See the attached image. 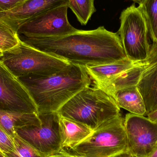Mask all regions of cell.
I'll list each match as a JSON object with an SVG mask.
<instances>
[{"label":"cell","instance_id":"1","mask_svg":"<svg viewBox=\"0 0 157 157\" xmlns=\"http://www.w3.org/2000/svg\"><path fill=\"white\" fill-rule=\"evenodd\" d=\"M29 46L64 60L85 66L110 63L127 59L117 33L104 26L78 31L58 37L31 38L18 36Z\"/></svg>","mask_w":157,"mask_h":157},{"label":"cell","instance_id":"13","mask_svg":"<svg viewBox=\"0 0 157 157\" xmlns=\"http://www.w3.org/2000/svg\"><path fill=\"white\" fill-rule=\"evenodd\" d=\"M38 114L35 113L20 112L0 110V125L5 132L13 138L17 129L32 125H40Z\"/></svg>","mask_w":157,"mask_h":157},{"label":"cell","instance_id":"5","mask_svg":"<svg viewBox=\"0 0 157 157\" xmlns=\"http://www.w3.org/2000/svg\"><path fill=\"white\" fill-rule=\"evenodd\" d=\"M0 60L18 78L28 75H50L67 68L70 63L29 46L18 44L3 52Z\"/></svg>","mask_w":157,"mask_h":157},{"label":"cell","instance_id":"32","mask_svg":"<svg viewBox=\"0 0 157 157\" xmlns=\"http://www.w3.org/2000/svg\"><path fill=\"white\" fill-rule=\"evenodd\" d=\"M0 151H1V148H0Z\"/></svg>","mask_w":157,"mask_h":157},{"label":"cell","instance_id":"16","mask_svg":"<svg viewBox=\"0 0 157 157\" xmlns=\"http://www.w3.org/2000/svg\"><path fill=\"white\" fill-rule=\"evenodd\" d=\"M142 71L140 65L137 63H135V65L132 68L105 82L92 86L102 90L113 97L119 90L132 86H137Z\"/></svg>","mask_w":157,"mask_h":157},{"label":"cell","instance_id":"7","mask_svg":"<svg viewBox=\"0 0 157 157\" xmlns=\"http://www.w3.org/2000/svg\"><path fill=\"white\" fill-rule=\"evenodd\" d=\"M40 125H32L16 131V133L45 157L58 154L62 148L58 112L38 114Z\"/></svg>","mask_w":157,"mask_h":157},{"label":"cell","instance_id":"2","mask_svg":"<svg viewBox=\"0 0 157 157\" xmlns=\"http://www.w3.org/2000/svg\"><path fill=\"white\" fill-rule=\"evenodd\" d=\"M19 79L36 103L38 114L58 112L70 99L91 84L85 67L72 63L52 75H28Z\"/></svg>","mask_w":157,"mask_h":157},{"label":"cell","instance_id":"26","mask_svg":"<svg viewBox=\"0 0 157 157\" xmlns=\"http://www.w3.org/2000/svg\"><path fill=\"white\" fill-rule=\"evenodd\" d=\"M116 157H137L136 156L134 155H133L131 152L130 151H128L127 152H124V153H123V154H121V155H119L118 156Z\"/></svg>","mask_w":157,"mask_h":157},{"label":"cell","instance_id":"17","mask_svg":"<svg viewBox=\"0 0 157 157\" xmlns=\"http://www.w3.org/2000/svg\"><path fill=\"white\" fill-rule=\"evenodd\" d=\"M113 98L120 108L136 115H147L146 106L137 86H132L117 91Z\"/></svg>","mask_w":157,"mask_h":157},{"label":"cell","instance_id":"23","mask_svg":"<svg viewBox=\"0 0 157 157\" xmlns=\"http://www.w3.org/2000/svg\"><path fill=\"white\" fill-rule=\"evenodd\" d=\"M25 0H0V13L14 8Z\"/></svg>","mask_w":157,"mask_h":157},{"label":"cell","instance_id":"10","mask_svg":"<svg viewBox=\"0 0 157 157\" xmlns=\"http://www.w3.org/2000/svg\"><path fill=\"white\" fill-rule=\"evenodd\" d=\"M129 151L137 157H147L157 146V123L142 115L128 113L124 119Z\"/></svg>","mask_w":157,"mask_h":157},{"label":"cell","instance_id":"3","mask_svg":"<svg viewBox=\"0 0 157 157\" xmlns=\"http://www.w3.org/2000/svg\"><path fill=\"white\" fill-rule=\"evenodd\" d=\"M120 111L121 108L112 97L97 87L89 86L70 99L58 113L94 131L121 114Z\"/></svg>","mask_w":157,"mask_h":157},{"label":"cell","instance_id":"19","mask_svg":"<svg viewBox=\"0 0 157 157\" xmlns=\"http://www.w3.org/2000/svg\"><path fill=\"white\" fill-rule=\"evenodd\" d=\"M69 8L75 14L82 25H87L92 15L96 12L95 0H69Z\"/></svg>","mask_w":157,"mask_h":157},{"label":"cell","instance_id":"21","mask_svg":"<svg viewBox=\"0 0 157 157\" xmlns=\"http://www.w3.org/2000/svg\"><path fill=\"white\" fill-rule=\"evenodd\" d=\"M19 42L17 33L0 19V49L3 52L8 50Z\"/></svg>","mask_w":157,"mask_h":157},{"label":"cell","instance_id":"22","mask_svg":"<svg viewBox=\"0 0 157 157\" xmlns=\"http://www.w3.org/2000/svg\"><path fill=\"white\" fill-rule=\"evenodd\" d=\"M0 148L2 153H10L15 151L13 143L11 137L0 125Z\"/></svg>","mask_w":157,"mask_h":157},{"label":"cell","instance_id":"14","mask_svg":"<svg viewBox=\"0 0 157 157\" xmlns=\"http://www.w3.org/2000/svg\"><path fill=\"white\" fill-rule=\"evenodd\" d=\"M59 126L62 148L67 150L84 141L93 131L81 123L60 115Z\"/></svg>","mask_w":157,"mask_h":157},{"label":"cell","instance_id":"28","mask_svg":"<svg viewBox=\"0 0 157 157\" xmlns=\"http://www.w3.org/2000/svg\"><path fill=\"white\" fill-rule=\"evenodd\" d=\"M63 149L65 154L69 157H82L78 156L76 155H74V154H72V153H70V152H69V151H67V150H65V149Z\"/></svg>","mask_w":157,"mask_h":157},{"label":"cell","instance_id":"24","mask_svg":"<svg viewBox=\"0 0 157 157\" xmlns=\"http://www.w3.org/2000/svg\"><path fill=\"white\" fill-rule=\"evenodd\" d=\"M147 115L150 121L157 123V109L149 113Z\"/></svg>","mask_w":157,"mask_h":157},{"label":"cell","instance_id":"15","mask_svg":"<svg viewBox=\"0 0 157 157\" xmlns=\"http://www.w3.org/2000/svg\"><path fill=\"white\" fill-rule=\"evenodd\" d=\"M135 65V63L127 58L110 63L86 65L85 67L93 83L92 85H96L113 78Z\"/></svg>","mask_w":157,"mask_h":157},{"label":"cell","instance_id":"29","mask_svg":"<svg viewBox=\"0 0 157 157\" xmlns=\"http://www.w3.org/2000/svg\"><path fill=\"white\" fill-rule=\"evenodd\" d=\"M131 1H133L134 2L136 3H138V4H139L143 0H131Z\"/></svg>","mask_w":157,"mask_h":157},{"label":"cell","instance_id":"4","mask_svg":"<svg viewBox=\"0 0 157 157\" xmlns=\"http://www.w3.org/2000/svg\"><path fill=\"white\" fill-rule=\"evenodd\" d=\"M67 151L82 157H116L127 152L129 146L124 119L120 114L106 122Z\"/></svg>","mask_w":157,"mask_h":157},{"label":"cell","instance_id":"30","mask_svg":"<svg viewBox=\"0 0 157 157\" xmlns=\"http://www.w3.org/2000/svg\"><path fill=\"white\" fill-rule=\"evenodd\" d=\"M3 55V51L0 49V60L2 59Z\"/></svg>","mask_w":157,"mask_h":157},{"label":"cell","instance_id":"6","mask_svg":"<svg viewBox=\"0 0 157 157\" xmlns=\"http://www.w3.org/2000/svg\"><path fill=\"white\" fill-rule=\"evenodd\" d=\"M120 19L121 26L117 33L126 56L134 63L144 60L150 47L144 17L134 4L121 12Z\"/></svg>","mask_w":157,"mask_h":157},{"label":"cell","instance_id":"18","mask_svg":"<svg viewBox=\"0 0 157 157\" xmlns=\"http://www.w3.org/2000/svg\"><path fill=\"white\" fill-rule=\"evenodd\" d=\"M138 6L145 18L149 36L157 41V0H143Z\"/></svg>","mask_w":157,"mask_h":157},{"label":"cell","instance_id":"31","mask_svg":"<svg viewBox=\"0 0 157 157\" xmlns=\"http://www.w3.org/2000/svg\"><path fill=\"white\" fill-rule=\"evenodd\" d=\"M0 157H5L4 155L3 154L2 152V151H0Z\"/></svg>","mask_w":157,"mask_h":157},{"label":"cell","instance_id":"20","mask_svg":"<svg viewBox=\"0 0 157 157\" xmlns=\"http://www.w3.org/2000/svg\"><path fill=\"white\" fill-rule=\"evenodd\" d=\"M15 151L2 153L5 157H47L42 155L16 133L13 139Z\"/></svg>","mask_w":157,"mask_h":157},{"label":"cell","instance_id":"11","mask_svg":"<svg viewBox=\"0 0 157 157\" xmlns=\"http://www.w3.org/2000/svg\"><path fill=\"white\" fill-rule=\"evenodd\" d=\"M68 5L69 0H25L17 6L0 13V19L17 33L24 23L50 9Z\"/></svg>","mask_w":157,"mask_h":157},{"label":"cell","instance_id":"8","mask_svg":"<svg viewBox=\"0 0 157 157\" xmlns=\"http://www.w3.org/2000/svg\"><path fill=\"white\" fill-rule=\"evenodd\" d=\"M68 5L50 9L27 21L18 29V36L31 38L58 37L78 31L69 22Z\"/></svg>","mask_w":157,"mask_h":157},{"label":"cell","instance_id":"25","mask_svg":"<svg viewBox=\"0 0 157 157\" xmlns=\"http://www.w3.org/2000/svg\"><path fill=\"white\" fill-rule=\"evenodd\" d=\"M47 157H69L64 153L63 149H62L61 151L58 154H54V155H51L48 156Z\"/></svg>","mask_w":157,"mask_h":157},{"label":"cell","instance_id":"9","mask_svg":"<svg viewBox=\"0 0 157 157\" xmlns=\"http://www.w3.org/2000/svg\"><path fill=\"white\" fill-rule=\"evenodd\" d=\"M0 110L38 113L36 105L26 88L1 60Z\"/></svg>","mask_w":157,"mask_h":157},{"label":"cell","instance_id":"12","mask_svg":"<svg viewBox=\"0 0 157 157\" xmlns=\"http://www.w3.org/2000/svg\"><path fill=\"white\" fill-rule=\"evenodd\" d=\"M137 63L142 71L137 86L144 100L147 115L157 109V41L150 45L147 58Z\"/></svg>","mask_w":157,"mask_h":157},{"label":"cell","instance_id":"27","mask_svg":"<svg viewBox=\"0 0 157 157\" xmlns=\"http://www.w3.org/2000/svg\"><path fill=\"white\" fill-rule=\"evenodd\" d=\"M147 157H157V146Z\"/></svg>","mask_w":157,"mask_h":157}]
</instances>
